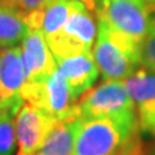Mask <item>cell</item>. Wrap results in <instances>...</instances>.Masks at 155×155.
<instances>
[{"label": "cell", "instance_id": "cell-15", "mask_svg": "<svg viewBox=\"0 0 155 155\" xmlns=\"http://www.w3.org/2000/svg\"><path fill=\"white\" fill-rule=\"evenodd\" d=\"M16 113L12 110L0 111V155H13L16 151Z\"/></svg>", "mask_w": 155, "mask_h": 155}, {"label": "cell", "instance_id": "cell-10", "mask_svg": "<svg viewBox=\"0 0 155 155\" xmlns=\"http://www.w3.org/2000/svg\"><path fill=\"white\" fill-rule=\"evenodd\" d=\"M56 62L58 70L65 76L72 91V94L76 98H80L87 91L91 89L100 75L98 66L92 52L61 58L56 60Z\"/></svg>", "mask_w": 155, "mask_h": 155}, {"label": "cell", "instance_id": "cell-12", "mask_svg": "<svg viewBox=\"0 0 155 155\" xmlns=\"http://www.w3.org/2000/svg\"><path fill=\"white\" fill-rule=\"evenodd\" d=\"M81 124L83 120L80 118L57 122L35 155H74L75 141Z\"/></svg>", "mask_w": 155, "mask_h": 155}, {"label": "cell", "instance_id": "cell-23", "mask_svg": "<svg viewBox=\"0 0 155 155\" xmlns=\"http://www.w3.org/2000/svg\"><path fill=\"white\" fill-rule=\"evenodd\" d=\"M3 3H5L7 5H11V7H16L17 8V2L18 0H2Z\"/></svg>", "mask_w": 155, "mask_h": 155}, {"label": "cell", "instance_id": "cell-17", "mask_svg": "<svg viewBox=\"0 0 155 155\" xmlns=\"http://www.w3.org/2000/svg\"><path fill=\"white\" fill-rule=\"evenodd\" d=\"M137 118L140 129L155 134V104L141 106L137 109Z\"/></svg>", "mask_w": 155, "mask_h": 155}, {"label": "cell", "instance_id": "cell-9", "mask_svg": "<svg viewBox=\"0 0 155 155\" xmlns=\"http://www.w3.org/2000/svg\"><path fill=\"white\" fill-rule=\"evenodd\" d=\"M21 49L28 81L45 79L57 69L56 58L40 30L28 28L21 41Z\"/></svg>", "mask_w": 155, "mask_h": 155}, {"label": "cell", "instance_id": "cell-4", "mask_svg": "<svg viewBox=\"0 0 155 155\" xmlns=\"http://www.w3.org/2000/svg\"><path fill=\"white\" fill-rule=\"evenodd\" d=\"M78 116L81 120L104 118H137L136 104L124 80H105L85 92L78 101Z\"/></svg>", "mask_w": 155, "mask_h": 155}, {"label": "cell", "instance_id": "cell-24", "mask_svg": "<svg viewBox=\"0 0 155 155\" xmlns=\"http://www.w3.org/2000/svg\"><path fill=\"white\" fill-rule=\"evenodd\" d=\"M147 155H155V145H153V146L147 150Z\"/></svg>", "mask_w": 155, "mask_h": 155}, {"label": "cell", "instance_id": "cell-20", "mask_svg": "<svg viewBox=\"0 0 155 155\" xmlns=\"http://www.w3.org/2000/svg\"><path fill=\"white\" fill-rule=\"evenodd\" d=\"M78 2L83 3L84 5L87 7V9H88V11H91L92 13H96L97 8H98L100 3H101V0H78Z\"/></svg>", "mask_w": 155, "mask_h": 155}, {"label": "cell", "instance_id": "cell-1", "mask_svg": "<svg viewBox=\"0 0 155 155\" xmlns=\"http://www.w3.org/2000/svg\"><path fill=\"white\" fill-rule=\"evenodd\" d=\"M92 53L104 80H124L141 64L137 43L102 22H98Z\"/></svg>", "mask_w": 155, "mask_h": 155}, {"label": "cell", "instance_id": "cell-5", "mask_svg": "<svg viewBox=\"0 0 155 155\" xmlns=\"http://www.w3.org/2000/svg\"><path fill=\"white\" fill-rule=\"evenodd\" d=\"M93 14L83 3L76 2L60 32L47 40L56 60L92 52L98 31V22Z\"/></svg>", "mask_w": 155, "mask_h": 155}, {"label": "cell", "instance_id": "cell-2", "mask_svg": "<svg viewBox=\"0 0 155 155\" xmlns=\"http://www.w3.org/2000/svg\"><path fill=\"white\" fill-rule=\"evenodd\" d=\"M138 118H104L83 120L74 155H115L138 133Z\"/></svg>", "mask_w": 155, "mask_h": 155}, {"label": "cell", "instance_id": "cell-6", "mask_svg": "<svg viewBox=\"0 0 155 155\" xmlns=\"http://www.w3.org/2000/svg\"><path fill=\"white\" fill-rule=\"evenodd\" d=\"M98 22L114 28L141 47L151 12L145 0H101L94 13Z\"/></svg>", "mask_w": 155, "mask_h": 155}, {"label": "cell", "instance_id": "cell-11", "mask_svg": "<svg viewBox=\"0 0 155 155\" xmlns=\"http://www.w3.org/2000/svg\"><path fill=\"white\" fill-rule=\"evenodd\" d=\"M78 0H53L45 8L25 14L28 28L40 30L47 40L54 38L74 11Z\"/></svg>", "mask_w": 155, "mask_h": 155}, {"label": "cell", "instance_id": "cell-21", "mask_svg": "<svg viewBox=\"0 0 155 155\" xmlns=\"http://www.w3.org/2000/svg\"><path fill=\"white\" fill-rule=\"evenodd\" d=\"M3 110H12V111H14V113L17 114V111L11 107V105H9V104L7 102V101L3 98L2 93H0V111H3Z\"/></svg>", "mask_w": 155, "mask_h": 155}, {"label": "cell", "instance_id": "cell-14", "mask_svg": "<svg viewBox=\"0 0 155 155\" xmlns=\"http://www.w3.org/2000/svg\"><path fill=\"white\" fill-rule=\"evenodd\" d=\"M129 96L137 109L141 106L155 104V71L147 67L137 69L130 76L124 79Z\"/></svg>", "mask_w": 155, "mask_h": 155}, {"label": "cell", "instance_id": "cell-7", "mask_svg": "<svg viewBox=\"0 0 155 155\" xmlns=\"http://www.w3.org/2000/svg\"><path fill=\"white\" fill-rule=\"evenodd\" d=\"M60 120H56L41 109L23 102L14 116L19 154H35L48 133Z\"/></svg>", "mask_w": 155, "mask_h": 155}, {"label": "cell", "instance_id": "cell-25", "mask_svg": "<svg viewBox=\"0 0 155 155\" xmlns=\"http://www.w3.org/2000/svg\"><path fill=\"white\" fill-rule=\"evenodd\" d=\"M17 155H35V154H19V153H18Z\"/></svg>", "mask_w": 155, "mask_h": 155}, {"label": "cell", "instance_id": "cell-13", "mask_svg": "<svg viewBox=\"0 0 155 155\" xmlns=\"http://www.w3.org/2000/svg\"><path fill=\"white\" fill-rule=\"evenodd\" d=\"M27 30L25 14L18 8L7 5L0 0V48L17 45Z\"/></svg>", "mask_w": 155, "mask_h": 155}, {"label": "cell", "instance_id": "cell-18", "mask_svg": "<svg viewBox=\"0 0 155 155\" xmlns=\"http://www.w3.org/2000/svg\"><path fill=\"white\" fill-rule=\"evenodd\" d=\"M115 155H147V149L145 147L140 134H134Z\"/></svg>", "mask_w": 155, "mask_h": 155}, {"label": "cell", "instance_id": "cell-3", "mask_svg": "<svg viewBox=\"0 0 155 155\" xmlns=\"http://www.w3.org/2000/svg\"><path fill=\"white\" fill-rule=\"evenodd\" d=\"M19 96L25 102L41 109L56 120L78 116V98L74 97L65 76L58 67L45 79L26 81Z\"/></svg>", "mask_w": 155, "mask_h": 155}, {"label": "cell", "instance_id": "cell-19", "mask_svg": "<svg viewBox=\"0 0 155 155\" xmlns=\"http://www.w3.org/2000/svg\"><path fill=\"white\" fill-rule=\"evenodd\" d=\"M53 0H18L17 8L23 14L31 13L34 11H39V9L45 8L48 4L52 3Z\"/></svg>", "mask_w": 155, "mask_h": 155}, {"label": "cell", "instance_id": "cell-22", "mask_svg": "<svg viewBox=\"0 0 155 155\" xmlns=\"http://www.w3.org/2000/svg\"><path fill=\"white\" fill-rule=\"evenodd\" d=\"M145 2H146L150 12H151V14L155 13V0H145Z\"/></svg>", "mask_w": 155, "mask_h": 155}, {"label": "cell", "instance_id": "cell-16", "mask_svg": "<svg viewBox=\"0 0 155 155\" xmlns=\"http://www.w3.org/2000/svg\"><path fill=\"white\" fill-rule=\"evenodd\" d=\"M140 56H141V64L147 69L155 71V13L151 14L147 34L140 47Z\"/></svg>", "mask_w": 155, "mask_h": 155}, {"label": "cell", "instance_id": "cell-8", "mask_svg": "<svg viewBox=\"0 0 155 155\" xmlns=\"http://www.w3.org/2000/svg\"><path fill=\"white\" fill-rule=\"evenodd\" d=\"M26 81L27 75L21 47L0 48V93L16 111L25 102L19 92Z\"/></svg>", "mask_w": 155, "mask_h": 155}]
</instances>
